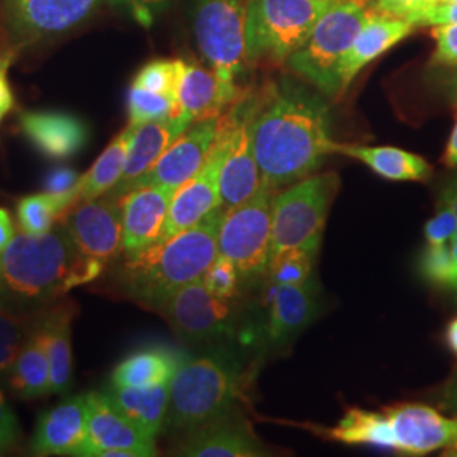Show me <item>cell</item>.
<instances>
[{
  "instance_id": "1",
  "label": "cell",
  "mask_w": 457,
  "mask_h": 457,
  "mask_svg": "<svg viewBox=\"0 0 457 457\" xmlns=\"http://www.w3.org/2000/svg\"><path fill=\"white\" fill-rule=\"evenodd\" d=\"M326 97V96H324ZM294 77L266 83L251 115V139L262 188L294 185L313 175L326 156L337 153L326 98Z\"/></svg>"
},
{
  "instance_id": "2",
  "label": "cell",
  "mask_w": 457,
  "mask_h": 457,
  "mask_svg": "<svg viewBox=\"0 0 457 457\" xmlns=\"http://www.w3.org/2000/svg\"><path fill=\"white\" fill-rule=\"evenodd\" d=\"M104 268L83 254L62 220L43 236L21 232L0 253V307L36 319L70 290L97 279Z\"/></svg>"
},
{
  "instance_id": "3",
  "label": "cell",
  "mask_w": 457,
  "mask_h": 457,
  "mask_svg": "<svg viewBox=\"0 0 457 457\" xmlns=\"http://www.w3.org/2000/svg\"><path fill=\"white\" fill-rule=\"evenodd\" d=\"M224 209H217L194 228L158 241L146 251L126 258L117 270L119 288L149 311L160 312L164 302L185 285L202 279L217 258V237Z\"/></svg>"
},
{
  "instance_id": "4",
  "label": "cell",
  "mask_w": 457,
  "mask_h": 457,
  "mask_svg": "<svg viewBox=\"0 0 457 457\" xmlns=\"http://www.w3.org/2000/svg\"><path fill=\"white\" fill-rule=\"evenodd\" d=\"M243 393V376L236 360L224 351L181 356L170 381V407L164 427L190 432L234 410Z\"/></svg>"
},
{
  "instance_id": "5",
  "label": "cell",
  "mask_w": 457,
  "mask_h": 457,
  "mask_svg": "<svg viewBox=\"0 0 457 457\" xmlns=\"http://www.w3.org/2000/svg\"><path fill=\"white\" fill-rule=\"evenodd\" d=\"M371 0H336L319 19L287 65L326 97H339V68L362 26L373 14Z\"/></svg>"
},
{
  "instance_id": "6",
  "label": "cell",
  "mask_w": 457,
  "mask_h": 457,
  "mask_svg": "<svg viewBox=\"0 0 457 457\" xmlns=\"http://www.w3.org/2000/svg\"><path fill=\"white\" fill-rule=\"evenodd\" d=\"M336 0H247L249 62H287Z\"/></svg>"
},
{
  "instance_id": "7",
  "label": "cell",
  "mask_w": 457,
  "mask_h": 457,
  "mask_svg": "<svg viewBox=\"0 0 457 457\" xmlns=\"http://www.w3.org/2000/svg\"><path fill=\"white\" fill-rule=\"evenodd\" d=\"M339 183L336 173H322L288 185L287 190L273 195L271 256L287 249H305L317 254Z\"/></svg>"
},
{
  "instance_id": "8",
  "label": "cell",
  "mask_w": 457,
  "mask_h": 457,
  "mask_svg": "<svg viewBox=\"0 0 457 457\" xmlns=\"http://www.w3.org/2000/svg\"><path fill=\"white\" fill-rule=\"evenodd\" d=\"M247 2L194 0L192 29L202 56L224 80L236 82L245 71Z\"/></svg>"
},
{
  "instance_id": "9",
  "label": "cell",
  "mask_w": 457,
  "mask_h": 457,
  "mask_svg": "<svg viewBox=\"0 0 457 457\" xmlns=\"http://www.w3.org/2000/svg\"><path fill=\"white\" fill-rule=\"evenodd\" d=\"M273 194L262 188L243 204L224 211L219 228V256L234 262L241 278L260 277L271 260Z\"/></svg>"
},
{
  "instance_id": "10",
  "label": "cell",
  "mask_w": 457,
  "mask_h": 457,
  "mask_svg": "<svg viewBox=\"0 0 457 457\" xmlns=\"http://www.w3.org/2000/svg\"><path fill=\"white\" fill-rule=\"evenodd\" d=\"M87 439L80 457H151L158 454L149 436L115 405L105 392L87 393Z\"/></svg>"
},
{
  "instance_id": "11",
  "label": "cell",
  "mask_w": 457,
  "mask_h": 457,
  "mask_svg": "<svg viewBox=\"0 0 457 457\" xmlns=\"http://www.w3.org/2000/svg\"><path fill=\"white\" fill-rule=\"evenodd\" d=\"M107 0H7L4 24L11 48L56 37L80 26Z\"/></svg>"
},
{
  "instance_id": "12",
  "label": "cell",
  "mask_w": 457,
  "mask_h": 457,
  "mask_svg": "<svg viewBox=\"0 0 457 457\" xmlns=\"http://www.w3.org/2000/svg\"><path fill=\"white\" fill-rule=\"evenodd\" d=\"M230 119L220 115L219 134L212 149L195 175L175 192L164 224L162 239L171 237L185 228H194L220 207V168L228 153Z\"/></svg>"
},
{
  "instance_id": "13",
  "label": "cell",
  "mask_w": 457,
  "mask_h": 457,
  "mask_svg": "<svg viewBox=\"0 0 457 457\" xmlns=\"http://www.w3.org/2000/svg\"><path fill=\"white\" fill-rule=\"evenodd\" d=\"M160 313L171 328L190 341H209L230 336L236 326L232 298L211 294L202 279L171 295Z\"/></svg>"
},
{
  "instance_id": "14",
  "label": "cell",
  "mask_w": 457,
  "mask_h": 457,
  "mask_svg": "<svg viewBox=\"0 0 457 457\" xmlns=\"http://www.w3.org/2000/svg\"><path fill=\"white\" fill-rule=\"evenodd\" d=\"M253 107L254 96H245L226 111L230 119V137L220 168V207L224 211L253 198L262 188V170L251 139Z\"/></svg>"
},
{
  "instance_id": "15",
  "label": "cell",
  "mask_w": 457,
  "mask_h": 457,
  "mask_svg": "<svg viewBox=\"0 0 457 457\" xmlns=\"http://www.w3.org/2000/svg\"><path fill=\"white\" fill-rule=\"evenodd\" d=\"M73 243L85 256L107 264L114 262L122 245V204L107 192L88 202L75 204L62 219Z\"/></svg>"
},
{
  "instance_id": "16",
  "label": "cell",
  "mask_w": 457,
  "mask_h": 457,
  "mask_svg": "<svg viewBox=\"0 0 457 457\" xmlns=\"http://www.w3.org/2000/svg\"><path fill=\"white\" fill-rule=\"evenodd\" d=\"M219 120L220 115L195 120L134 183L132 188L160 185L177 192L205 163L219 134Z\"/></svg>"
},
{
  "instance_id": "17",
  "label": "cell",
  "mask_w": 457,
  "mask_h": 457,
  "mask_svg": "<svg viewBox=\"0 0 457 457\" xmlns=\"http://www.w3.org/2000/svg\"><path fill=\"white\" fill-rule=\"evenodd\" d=\"M392 427L395 453L425 456L445 449L457 437V417L449 419L424 403H400L385 409Z\"/></svg>"
},
{
  "instance_id": "18",
  "label": "cell",
  "mask_w": 457,
  "mask_h": 457,
  "mask_svg": "<svg viewBox=\"0 0 457 457\" xmlns=\"http://www.w3.org/2000/svg\"><path fill=\"white\" fill-rule=\"evenodd\" d=\"M175 454L188 457H260L264 447L245 415L230 410L226 415L183 436Z\"/></svg>"
},
{
  "instance_id": "19",
  "label": "cell",
  "mask_w": 457,
  "mask_h": 457,
  "mask_svg": "<svg viewBox=\"0 0 457 457\" xmlns=\"http://www.w3.org/2000/svg\"><path fill=\"white\" fill-rule=\"evenodd\" d=\"M175 190L147 185L132 188L120 198L122 245L126 258H132L162 241L166 217Z\"/></svg>"
},
{
  "instance_id": "20",
  "label": "cell",
  "mask_w": 457,
  "mask_h": 457,
  "mask_svg": "<svg viewBox=\"0 0 457 457\" xmlns=\"http://www.w3.org/2000/svg\"><path fill=\"white\" fill-rule=\"evenodd\" d=\"M87 395H75L46 410L31 437V453L36 456H79L87 439Z\"/></svg>"
},
{
  "instance_id": "21",
  "label": "cell",
  "mask_w": 457,
  "mask_h": 457,
  "mask_svg": "<svg viewBox=\"0 0 457 457\" xmlns=\"http://www.w3.org/2000/svg\"><path fill=\"white\" fill-rule=\"evenodd\" d=\"M19 129L41 154L70 160L88 143V128L79 115L63 111H26L19 115Z\"/></svg>"
},
{
  "instance_id": "22",
  "label": "cell",
  "mask_w": 457,
  "mask_h": 457,
  "mask_svg": "<svg viewBox=\"0 0 457 457\" xmlns=\"http://www.w3.org/2000/svg\"><path fill=\"white\" fill-rule=\"evenodd\" d=\"M268 292L266 334L271 344L290 343L311 326L319 312V287L313 279L303 285H271Z\"/></svg>"
},
{
  "instance_id": "23",
  "label": "cell",
  "mask_w": 457,
  "mask_h": 457,
  "mask_svg": "<svg viewBox=\"0 0 457 457\" xmlns=\"http://www.w3.org/2000/svg\"><path fill=\"white\" fill-rule=\"evenodd\" d=\"M194 122L195 120H192L188 115L179 114L137 126L132 136L124 173L119 183L111 190V194L122 198L128 192H131L134 183L160 160L164 151Z\"/></svg>"
},
{
  "instance_id": "24",
  "label": "cell",
  "mask_w": 457,
  "mask_h": 457,
  "mask_svg": "<svg viewBox=\"0 0 457 457\" xmlns=\"http://www.w3.org/2000/svg\"><path fill=\"white\" fill-rule=\"evenodd\" d=\"M243 97L245 94L237 83L224 80L212 68L185 63L177 114L188 115L192 120L219 117Z\"/></svg>"
},
{
  "instance_id": "25",
  "label": "cell",
  "mask_w": 457,
  "mask_h": 457,
  "mask_svg": "<svg viewBox=\"0 0 457 457\" xmlns=\"http://www.w3.org/2000/svg\"><path fill=\"white\" fill-rule=\"evenodd\" d=\"M415 26L402 17L375 12L366 21L339 68V97L349 88L356 75L378 56L405 39Z\"/></svg>"
},
{
  "instance_id": "26",
  "label": "cell",
  "mask_w": 457,
  "mask_h": 457,
  "mask_svg": "<svg viewBox=\"0 0 457 457\" xmlns=\"http://www.w3.org/2000/svg\"><path fill=\"white\" fill-rule=\"evenodd\" d=\"M77 313L79 309L73 303V300L62 298L46 311L41 312L36 319V328L39 330V336L48 354L53 393H65L71 386V326Z\"/></svg>"
},
{
  "instance_id": "27",
  "label": "cell",
  "mask_w": 457,
  "mask_h": 457,
  "mask_svg": "<svg viewBox=\"0 0 457 457\" xmlns=\"http://www.w3.org/2000/svg\"><path fill=\"white\" fill-rule=\"evenodd\" d=\"M337 153L366 164L385 180L427 181L432 177V166L425 158L400 147L339 145Z\"/></svg>"
},
{
  "instance_id": "28",
  "label": "cell",
  "mask_w": 457,
  "mask_h": 457,
  "mask_svg": "<svg viewBox=\"0 0 457 457\" xmlns=\"http://www.w3.org/2000/svg\"><path fill=\"white\" fill-rule=\"evenodd\" d=\"M4 381L7 390L21 400H34L53 393L48 354L36 322Z\"/></svg>"
},
{
  "instance_id": "29",
  "label": "cell",
  "mask_w": 457,
  "mask_h": 457,
  "mask_svg": "<svg viewBox=\"0 0 457 457\" xmlns=\"http://www.w3.org/2000/svg\"><path fill=\"white\" fill-rule=\"evenodd\" d=\"M180 353L168 347H146L120 361L112 371L111 385L145 388L170 383L180 364Z\"/></svg>"
},
{
  "instance_id": "30",
  "label": "cell",
  "mask_w": 457,
  "mask_h": 457,
  "mask_svg": "<svg viewBox=\"0 0 457 457\" xmlns=\"http://www.w3.org/2000/svg\"><path fill=\"white\" fill-rule=\"evenodd\" d=\"M104 392L149 436L156 437L163 430L170 407V383L145 388L111 385Z\"/></svg>"
},
{
  "instance_id": "31",
  "label": "cell",
  "mask_w": 457,
  "mask_h": 457,
  "mask_svg": "<svg viewBox=\"0 0 457 457\" xmlns=\"http://www.w3.org/2000/svg\"><path fill=\"white\" fill-rule=\"evenodd\" d=\"M324 436L330 441L349 445H371L378 449L395 451L392 427L383 411L351 409L337 425L324 428Z\"/></svg>"
},
{
  "instance_id": "32",
  "label": "cell",
  "mask_w": 457,
  "mask_h": 457,
  "mask_svg": "<svg viewBox=\"0 0 457 457\" xmlns=\"http://www.w3.org/2000/svg\"><path fill=\"white\" fill-rule=\"evenodd\" d=\"M134 129V126H128L124 131L119 132L111 145L102 151L92 168L83 173L77 204L102 196L111 192L119 183L124 173Z\"/></svg>"
},
{
  "instance_id": "33",
  "label": "cell",
  "mask_w": 457,
  "mask_h": 457,
  "mask_svg": "<svg viewBox=\"0 0 457 457\" xmlns=\"http://www.w3.org/2000/svg\"><path fill=\"white\" fill-rule=\"evenodd\" d=\"M73 205V200L51 195L48 192L22 196L17 204V222L21 232L31 236L46 234L65 217Z\"/></svg>"
},
{
  "instance_id": "34",
  "label": "cell",
  "mask_w": 457,
  "mask_h": 457,
  "mask_svg": "<svg viewBox=\"0 0 457 457\" xmlns=\"http://www.w3.org/2000/svg\"><path fill=\"white\" fill-rule=\"evenodd\" d=\"M179 104L177 98L149 92L146 88L131 85L128 94V115H129V126H143L153 120L166 119L170 115L177 114Z\"/></svg>"
},
{
  "instance_id": "35",
  "label": "cell",
  "mask_w": 457,
  "mask_h": 457,
  "mask_svg": "<svg viewBox=\"0 0 457 457\" xmlns=\"http://www.w3.org/2000/svg\"><path fill=\"white\" fill-rule=\"evenodd\" d=\"M36 319L16 315L0 307V381L9 375L22 344L33 330Z\"/></svg>"
},
{
  "instance_id": "36",
  "label": "cell",
  "mask_w": 457,
  "mask_h": 457,
  "mask_svg": "<svg viewBox=\"0 0 457 457\" xmlns=\"http://www.w3.org/2000/svg\"><path fill=\"white\" fill-rule=\"evenodd\" d=\"M315 254L305 249H287L271 256L268 275L271 285H303L312 279Z\"/></svg>"
},
{
  "instance_id": "37",
  "label": "cell",
  "mask_w": 457,
  "mask_h": 457,
  "mask_svg": "<svg viewBox=\"0 0 457 457\" xmlns=\"http://www.w3.org/2000/svg\"><path fill=\"white\" fill-rule=\"evenodd\" d=\"M183 68L185 62L181 60H154L137 71L132 85L146 88L149 92L177 98Z\"/></svg>"
},
{
  "instance_id": "38",
  "label": "cell",
  "mask_w": 457,
  "mask_h": 457,
  "mask_svg": "<svg viewBox=\"0 0 457 457\" xmlns=\"http://www.w3.org/2000/svg\"><path fill=\"white\" fill-rule=\"evenodd\" d=\"M420 273L436 288L453 292L454 260L451 245H427L420 256Z\"/></svg>"
},
{
  "instance_id": "39",
  "label": "cell",
  "mask_w": 457,
  "mask_h": 457,
  "mask_svg": "<svg viewBox=\"0 0 457 457\" xmlns=\"http://www.w3.org/2000/svg\"><path fill=\"white\" fill-rule=\"evenodd\" d=\"M241 279L243 278L239 270L236 268V264L219 254L209 266V270L205 271V275L202 277L207 290L220 298H234L239 290Z\"/></svg>"
},
{
  "instance_id": "40",
  "label": "cell",
  "mask_w": 457,
  "mask_h": 457,
  "mask_svg": "<svg viewBox=\"0 0 457 457\" xmlns=\"http://www.w3.org/2000/svg\"><path fill=\"white\" fill-rule=\"evenodd\" d=\"M457 219L451 202L441 195L437 213L425 224L424 234L427 245H453L456 236Z\"/></svg>"
},
{
  "instance_id": "41",
  "label": "cell",
  "mask_w": 457,
  "mask_h": 457,
  "mask_svg": "<svg viewBox=\"0 0 457 457\" xmlns=\"http://www.w3.org/2000/svg\"><path fill=\"white\" fill-rule=\"evenodd\" d=\"M442 4V0H373V11L386 16L407 19L413 26L419 17ZM417 28V26H415Z\"/></svg>"
},
{
  "instance_id": "42",
  "label": "cell",
  "mask_w": 457,
  "mask_h": 457,
  "mask_svg": "<svg viewBox=\"0 0 457 457\" xmlns=\"http://www.w3.org/2000/svg\"><path fill=\"white\" fill-rule=\"evenodd\" d=\"M80 181H82V175L73 168L56 166L49 170L48 175L45 177V192H48L51 195L70 198L77 204L79 194H80Z\"/></svg>"
},
{
  "instance_id": "43",
  "label": "cell",
  "mask_w": 457,
  "mask_h": 457,
  "mask_svg": "<svg viewBox=\"0 0 457 457\" xmlns=\"http://www.w3.org/2000/svg\"><path fill=\"white\" fill-rule=\"evenodd\" d=\"M117 11L132 17L143 28H151L171 0H111Z\"/></svg>"
},
{
  "instance_id": "44",
  "label": "cell",
  "mask_w": 457,
  "mask_h": 457,
  "mask_svg": "<svg viewBox=\"0 0 457 457\" xmlns=\"http://www.w3.org/2000/svg\"><path fill=\"white\" fill-rule=\"evenodd\" d=\"M432 36L436 39V51L432 54V65L442 68L457 66V24L432 26Z\"/></svg>"
},
{
  "instance_id": "45",
  "label": "cell",
  "mask_w": 457,
  "mask_h": 457,
  "mask_svg": "<svg viewBox=\"0 0 457 457\" xmlns=\"http://www.w3.org/2000/svg\"><path fill=\"white\" fill-rule=\"evenodd\" d=\"M21 439V427L16 413L7 402V396L0 388V451L11 449Z\"/></svg>"
},
{
  "instance_id": "46",
  "label": "cell",
  "mask_w": 457,
  "mask_h": 457,
  "mask_svg": "<svg viewBox=\"0 0 457 457\" xmlns=\"http://www.w3.org/2000/svg\"><path fill=\"white\" fill-rule=\"evenodd\" d=\"M17 49L9 48L0 53V122L14 107V92L9 80V70L14 63Z\"/></svg>"
},
{
  "instance_id": "47",
  "label": "cell",
  "mask_w": 457,
  "mask_h": 457,
  "mask_svg": "<svg viewBox=\"0 0 457 457\" xmlns=\"http://www.w3.org/2000/svg\"><path fill=\"white\" fill-rule=\"evenodd\" d=\"M457 24V4H439L427 14L415 21V26H441Z\"/></svg>"
},
{
  "instance_id": "48",
  "label": "cell",
  "mask_w": 457,
  "mask_h": 457,
  "mask_svg": "<svg viewBox=\"0 0 457 457\" xmlns=\"http://www.w3.org/2000/svg\"><path fill=\"white\" fill-rule=\"evenodd\" d=\"M442 195L445 196V198L451 202V205H453V209H454L457 219V177L451 181H447L445 188L442 190ZM451 251H453V260H454V287H453V292L457 294V228L456 236H454L453 245H451Z\"/></svg>"
},
{
  "instance_id": "49",
  "label": "cell",
  "mask_w": 457,
  "mask_h": 457,
  "mask_svg": "<svg viewBox=\"0 0 457 457\" xmlns=\"http://www.w3.org/2000/svg\"><path fill=\"white\" fill-rule=\"evenodd\" d=\"M14 224H12V217L7 209L0 207V253L9 245L14 237Z\"/></svg>"
},
{
  "instance_id": "50",
  "label": "cell",
  "mask_w": 457,
  "mask_h": 457,
  "mask_svg": "<svg viewBox=\"0 0 457 457\" xmlns=\"http://www.w3.org/2000/svg\"><path fill=\"white\" fill-rule=\"evenodd\" d=\"M442 409L449 410L457 415V371L445 385L441 395Z\"/></svg>"
},
{
  "instance_id": "51",
  "label": "cell",
  "mask_w": 457,
  "mask_h": 457,
  "mask_svg": "<svg viewBox=\"0 0 457 457\" xmlns=\"http://www.w3.org/2000/svg\"><path fill=\"white\" fill-rule=\"evenodd\" d=\"M442 163L445 164L447 168H457V119L453 132L449 136V141L444 149Z\"/></svg>"
},
{
  "instance_id": "52",
  "label": "cell",
  "mask_w": 457,
  "mask_h": 457,
  "mask_svg": "<svg viewBox=\"0 0 457 457\" xmlns=\"http://www.w3.org/2000/svg\"><path fill=\"white\" fill-rule=\"evenodd\" d=\"M444 90H445L447 98L457 107V66L456 68H451L449 75L445 77V80H444Z\"/></svg>"
},
{
  "instance_id": "53",
  "label": "cell",
  "mask_w": 457,
  "mask_h": 457,
  "mask_svg": "<svg viewBox=\"0 0 457 457\" xmlns=\"http://www.w3.org/2000/svg\"><path fill=\"white\" fill-rule=\"evenodd\" d=\"M445 343L449 345L451 353L457 358V317H454L445 328Z\"/></svg>"
},
{
  "instance_id": "54",
  "label": "cell",
  "mask_w": 457,
  "mask_h": 457,
  "mask_svg": "<svg viewBox=\"0 0 457 457\" xmlns=\"http://www.w3.org/2000/svg\"><path fill=\"white\" fill-rule=\"evenodd\" d=\"M445 449H447V451H449V453H445V454H447V456H456L457 457V437H456V439H454V441H453V444H451V445H447V447H445Z\"/></svg>"
},
{
  "instance_id": "55",
  "label": "cell",
  "mask_w": 457,
  "mask_h": 457,
  "mask_svg": "<svg viewBox=\"0 0 457 457\" xmlns=\"http://www.w3.org/2000/svg\"><path fill=\"white\" fill-rule=\"evenodd\" d=\"M442 4H457V0H442Z\"/></svg>"
},
{
  "instance_id": "56",
  "label": "cell",
  "mask_w": 457,
  "mask_h": 457,
  "mask_svg": "<svg viewBox=\"0 0 457 457\" xmlns=\"http://www.w3.org/2000/svg\"><path fill=\"white\" fill-rule=\"evenodd\" d=\"M0 453H2V451H0Z\"/></svg>"
}]
</instances>
